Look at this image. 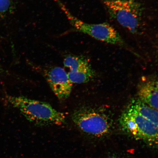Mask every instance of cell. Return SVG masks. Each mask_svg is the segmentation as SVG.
Listing matches in <instances>:
<instances>
[{
  "instance_id": "6da1fadb",
  "label": "cell",
  "mask_w": 158,
  "mask_h": 158,
  "mask_svg": "<svg viewBox=\"0 0 158 158\" xmlns=\"http://www.w3.org/2000/svg\"><path fill=\"white\" fill-rule=\"evenodd\" d=\"M7 100L14 107L35 126H61L66 123L64 114L47 102L21 96H8Z\"/></svg>"
},
{
  "instance_id": "7a4b0ae2",
  "label": "cell",
  "mask_w": 158,
  "mask_h": 158,
  "mask_svg": "<svg viewBox=\"0 0 158 158\" xmlns=\"http://www.w3.org/2000/svg\"><path fill=\"white\" fill-rule=\"evenodd\" d=\"M109 14L133 34L141 31L143 8L136 0H102Z\"/></svg>"
},
{
  "instance_id": "3957f363",
  "label": "cell",
  "mask_w": 158,
  "mask_h": 158,
  "mask_svg": "<svg viewBox=\"0 0 158 158\" xmlns=\"http://www.w3.org/2000/svg\"><path fill=\"white\" fill-rule=\"evenodd\" d=\"M120 120L123 129L134 137L151 145L157 144L158 125L140 115L130 105Z\"/></svg>"
},
{
  "instance_id": "277c9868",
  "label": "cell",
  "mask_w": 158,
  "mask_h": 158,
  "mask_svg": "<svg viewBox=\"0 0 158 158\" xmlns=\"http://www.w3.org/2000/svg\"><path fill=\"white\" fill-rule=\"evenodd\" d=\"M68 19L73 31L82 32L103 42L122 45L124 41L115 28L108 23L92 24L84 22L73 15L68 9L64 11Z\"/></svg>"
},
{
  "instance_id": "5b68a950",
  "label": "cell",
  "mask_w": 158,
  "mask_h": 158,
  "mask_svg": "<svg viewBox=\"0 0 158 158\" xmlns=\"http://www.w3.org/2000/svg\"><path fill=\"white\" fill-rule=\"evenodd\" d=\"M72 118L81 131L97 137L108 134L111 126L106 116L85 108L75 110L72 114Z\"/></svg>"
},
{
  "instance_id": "8992f818",
  "label": "cell",
  "mask_w": 158,
  "mask_h": 158,
  "mask_svg": "<svg viewBox=\"0 0 158 158\" xmlns=\"http://www.w3.org/2000/svg\"><path fill=\"white\" fill-rule=\"evenodd\" d=\"M44 76L51 89L59 100L64 101L69 97L73 84L64 68L55 66L47 69L44 72Z\"/></svg>"
},
{
  "instance_id": "52a82bcc",
  "label": "cell",
  "mask_w": 158,
  "mask_h": 158,
  "mask_svg": "<svg viewBox=\"0 0 158 158\" xmlns=\"http://www.w3.org/2000/svg\"><path fill=\"white\" fill-rule=\"evenodd\" d=\"M158 94V82L156 77H143L138 85V98L157 110Z\"/></svg>"
},
{
  "instance_id": "ba28073f",
  "label": "cell",
  "mask_w": 158,
  "mask_h": 158,
  "mask_svg": "<svg viewBox=\"0 0 158 158\" xmlns=\"http://www.w3.org/2000/svg\"><path fill=\"white\" fill-rule=\"evenodd\" d=\"M64 64L65 67L69 69L68 73H70L93 70L90 65L86 59L73 55H68L65 57Z\"/></svg>"
},
{
  "instance_id": "9c48e42d",
  "label": "cell",
  "mask_w": 158,
  "mask_h": 158,
  "mask_svg": "<svg viewBox=\"0 0 158 158\" xmlns=\"http://www.w3.org/2000/svg\"><path fill=\"white\" fill-rule=\"evenodd\" d=\"M130 106L140 115L158 125V110L151 107L139 98L133 100Z\"/></svg>"
},
{
  "instance_id": "30bf717a",
  "label": "cell",
  "mask_w": 158,
  "mask_h": 158,
  "mask_svg": "<svg viewBox=\"0 0 158 158\" xmlns=\"http://www.w3.org/2000/svg\"><path fill=\"white\" fill-rule=\"evenodd\" d=\"M18 0H0V17L12 14L16 9Z\"/></svg>"
},
{
  "instance_id": "8fae6325",
  "label": "cell",
  "mask_w": 158,
  "mask_h": 158,
  "mask_svg": "<svg viewBox=\"0 0 158 158\" xmlns=\"http://www.w3.org/2000/svg\"><path fill=\"white\" fill-rule=\"evenodd\" d=\"M2 69L1 65H0V73L2 72Z\"/></svg>"
},
{
  "instance_id": "7c38bea8",
  "label": "cell",
  "mask_w": 158,
  "mask_h": 158,
  "mask_svg": "<svg viewBox=\"0 0 158 158\" xmlns=\"http://www.w3.org/2000/svg\"><path fill=\"white\" fill-rule=\"evenodd\" d=\"M116 158V157H109V158Z\"/></svg>"
}]
</instances>
